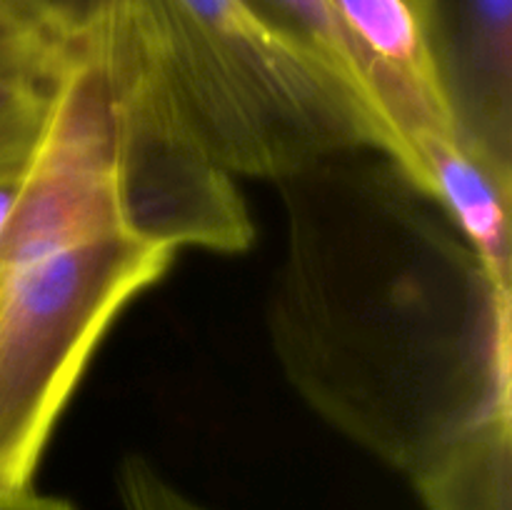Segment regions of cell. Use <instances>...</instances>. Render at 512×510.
I'll return each instance as SVG.
<instances>
[{
    "mask_svg": "<svg viewBox=\"0 0 512 510\" xmlns=\"http://www.w3.org/2000/svg\"><path fill=\"white\" fill-rule=\"evenodd\" d=\"M278 185L270 335L310 408L413 483L512 418V300L395 160L355 150Z\"/></svg>",
    "mask_w": 512,
    "mask_h": 510,
    "instance_id": "cell-1",
    "label": "cell"
},
{
    "mask_svg": "<svg viewBox=\"0 0 512 510\" xmlns=\"http://www.w3.org/2000/svg\"><path fill=\"white\" fill-rule=\"evenodd\" d=\"M175 255L125 223L103 70L78 40L0 235V498L30 490L100 340Z\"/></svg>",
    "mask_w": 512,
    "mask_h": 510,
    "instance_id": "cell-2",
    "label": "cell"
},
{
    "mask_svg": "<svg viewBox=\"0 0 512 510\" xmlns=\"http://www.w3.org/2000/svg\"><path fill=\"white\" fill-rule=\"evenodd\" d=\"M120 3L210 153L235 178L280 183L335 155H388L348 85L250 0Z\"/></svg>",
    "mask_w": 512,
    "mask_h": 510,
    "instance_id": "cell-3",
    "label": "cell"
},
{
    "mask_svg": "<svg viewBox=\"0 0 512 510\" xmlns=\"http://www.w3.org/2000/svg\"><path fill=\"white\" fill-rule=\"evenodd\" d=\"M85 40L105 78L125 223L175 253L248 250L255 225L235 175L210 153L120 0Z\"/></svg>",
    "mask_w": 512,
    "mask_h": 510,
    "instance_id": "cell-4",
    "label": "cell"
},
{
    "mask_svg": "<svg viewBox=\"0 0 512 510\" xmlns=\"http://www.w3.org/2000/svg\"><path fill=\"white\" fill-rule=\"evenodd\" d=\"M428 28L455 130L512 178V0H428Z\"/></svg>",
    "mask_w": 512,
    "mask_h": 510,
    "instance_id": "cell-5",
    "label": "cell"
},
{
    "mask_svg": "<svg viewBox=\"0 0 512 510\" xmlns=\"http://www.w3.org/2000/svg\"><path fill=\"white\" fill-rule=\"evenodd\" d=\"M353 48L375 115L405 168L423 130H455L435 70L428 0H328ZM458 133V130H455Z\"/></svg>",
    "mask_w": 512,
    "mask_h": 510,
    "instance_id": "cell-6",
    "label": "cell"
},
{
    "mask_svg": "<svg viewBox=\"0 0 512 510\" xmlns=\"http://www.w3.org/2000/svg\"><path fill=\"white\" fill-rule=\"evenodd\" d=\"M403 170L463 235L495 293L512 300V178L480 158L455 130L413 135Z\"/></svg>",
    "mask_w": 512,
    "mask_h": 510,
    "instance_id": "cell-7",
    "label": "cell"
},
{
    "mask_svg": "<svg viewBox=\"0 0 512 510\" xmlns=\"http://www.w3.org/2000/svg\"><path fill=\"white\" fill-rule=\"evenodd\" d=\"M413 485L428 510H512V418L465 438Z\"/></svg>",
    "mask_w": 512,
    "mask_h": 510,
    "instance_id": "cell-8",
    "label": "cell"
},
{
    "mask_svg": "<svg viewBox=\"0 0 512 510\" xmlns=\"http://www.w3.org/2000/svg\"><path fill=\"white\" fill-rule=\"evenodd\" d=\"M65 58L43 68L0 70V183L20 178L28 168L48 123Z\"/></svg>",
    "mask_w": 512,
    "mask_h": 510,
    "instance_id": "cell-9",
    "label": "cell"
},
{
    "mask_svg": "<svg viewBox=\"0 0 512 510\" xmlns=\"http://www.w3.org/2000/svg\"><path fill=\"white\" fill-rule=\"evenodd\" d=\"M260 13L268 20H273L280 30L298 40L300 45L318 55L345 85L350 93L358 98V103L368 110L370 118L383 133L385 143H388V155L393 160V145H390L388 133H385L383 123L375 115L370 95L365 90L363 75H360L358 60H355L353 48H350L348 38H345L343 28H340L338 18H335L333 8L328 0H250Z\"/></svg>",
    "mask_w": 512,
    "mask_h": 510,
    "instance_id": "cell-10",
    "label": "cell"
},
{
    "mask_svg": "<svg viewBox=\"0 0 512 510\" xmlns=\"http://www.w3.org/2000/svg\"><path fill=\"white\" fill-rule=\"evenodd\" d=\"M70 43L55 38L13 0H0V70L43 68L65 58Z\"/></svg>",
    "mask_w": 512,
    "mask_h": 510,
    "instance_id": "cell-11",
    "label": "cell"
},
{
    "mask_svg": "<svg viewBox=\"0 0 512 510\" xmlns=\"http://www.w3.org/2000/svg\"><path fill=\"white\" fill-rule=\"evenodd\" d=\"M118 495L123 510H213L170 483L143 455H128L118 465Z\"/></svg>",
    "mask_w": 512,
    "mask_h": 510,
    "instance_id": "cell-12",
    "label": "cell"
},
{
    "mask_svg": "<svg viewBox=\"0 0 512 510\" xmlns=\"http://www.w3.org/2000/svg\"><path fill=\"white\" fill-rule=\"evenodd\" d=\"M63 43H78L93 33L113 0H13Z\"/></svg>",
    "mask_w": 512,
    "mask_h": 510,
    "instance_id": "cell-13",
    "label": "cell"
},
{
    "mask_svg": "<svg viewBox=\"0 0 512 510\" xmlns=\"http://www.w3.org/2000/svg\"><path fill=\"white\" fill-rule=\"evenodd\" d=\"M0 510H75L68 500L50 498V495H38L33 490L5 495L0 498Z\"/></svg>",
    "mask_w": 512,
    "mask_h": 510,
    "instance_id": "cell-14",
    "label": "cell"
}]
</instances>
